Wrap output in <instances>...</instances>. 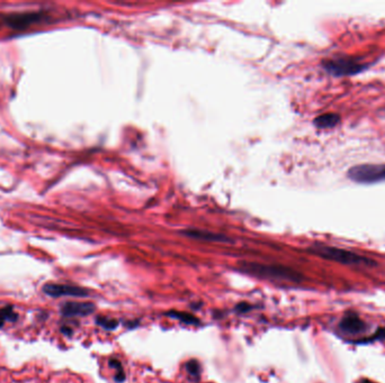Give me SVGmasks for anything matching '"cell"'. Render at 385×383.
Instances as JSON below:
<instances>
[{
  "mask_svg": "<svg viewBox=\"0 0 385 383\" xmlns=\"http://www.w3.org/2000/svg\"><path fill=\"white\" fill-rule=\"evenodd\" d=\"M239 268L243 273L254 275L257 278L272 280V281L298 283L303 280V275L301 273L284 265H267L243 262Z\"/></svg>",
  "mask_w": 385,
  "mask_h": 383,
  "instance_id": "obj_1",
  "label": "cell"
},
{
  "mask_svg": "<svg viewBox=\"0 0 385 383\" xmlns=\"http://www.w3.org/2000/svg\"><path fill=\"white\" fill-rule=\"evenodd\" d=\"M310 253L314 254L316 256L322 257L324 260L338 262V263L345 265H356V266H375L376 262L369 257L363 256L348 249L329 246L324 244H313L307 249Z\"/></svg>",
  "mask_w": 385,
  "mask_h": 383,
  "instance_id": "obj_2",
  "label": "cell"
},
{
  "mask_svg": "<svg viewBox=\"0 0 385 383\" xmlns=\"http://www.w3.org/2000/svg\"><path fill=\"white\" fill-rule=\"evenodd\" d=\"M322 67L328 73L335 77H348L361 73L369 66L361 62L358 59L340 57L326 60L322 62Z\"/></svg>",
  "mask_w": 385,
  "mask_h": 383,
  "instance_id": "obj_3",
  "label": "cell"
},
{
  "mask_svg": "<svg viewBox=\"0 0 385 383\" xmlns=\"http://www.w3.org/2000/svg\"><path fill=\"white\" fill-rule=\"evenodd\" d=\"M352 181L362 184H373L385 181V163L383 164H359L347 172Z\"/></svg>",
  "mask_w": 385,
  "mask_h": 383,
  "instance_id": "obj_4",
  "label": "cell"
},
{
  "mask_svg": "<svg viewBox=\"0 0 385 383\" xmlns=\"http://www.w3.org/2000/svg\"><path fill=\"white\" fill-rule=\"evenodd\" d=\"M338 329L342 334L348 335V336H358V335H362L367 331L369 325L356 312L348 311L341 318L339 324H338Z\"/></svg>",
  "mask_w": 385,
  "mask_h": 383,
  "instance_id": "obj_5",
  "label": "cell"
},
{
  "mask_svg": "<svg viewBox=\"0 0 385 383\" xmlns=\"http://www.w3.org/2000/svg\"><path fill=\"white\" fill-rule=\"evenodd\" d=\"M43 291L50 297H63V296H71V297H87L89 296V291L85 288L77 287V286H69V285H57V283H48L43 287Z\"/></svg>",
  "mask_w": 385,
  "mask_h": 383,
  "instance_id": "obj_6",
  "label": "cell"
},
{
  "mask_svg": "<svg viewBox=\"0 0 385 383\" xmlns=\"http://www.w3.org/2000/svg\"><path fill=\"white\" fill-rule=\"evenodd\" d=\"M95 310V305L92 303H66L61 307V313L64 317H84Z\"/></svg>",
  "mask_w": 385,
  "mask_h": 383,
  "instance_id": "obj_7",
  "label": "cell"
},
{
  "mask_svg": "<svg viewBox=\"0 0 385 383\" xmlns=\"http://www.w3.org/2000/svg\"><path fill=\"white\" fill-rule=\"evenodd\" d=\"M43 18L41 14L37 12H31V14H23V15H16L14 17H10L8 19V24L10 25L12 28H27V26L32 25L34 23H38Z\"/></svg>",
  "mask_w": 385,
  "mask_h": 383,
  "instance_id": "obj_8",
  "label": "cell"
},
{
  "mask_svg": "<svg viewBox=\"0 0 385 383\" xmlns=\"http://www.w3.org/2000/svg\"><path fill=\"white\" fill-rule=\"evenodd\" d=\"M183 234L185 236H188V237L191 238L207 240V242H229L230 240L226 236L212 233V231L200 230H184Z\"/></svg>",
  "mask_w": 385,
  "mask_h": 383,
  "instance_id": "obj_9",
  "label": "cell"
},
{
  "mask_svg": "<svg viewBox=\"0 0 385 383\" xmlns=\"http://www.w3.org/2000/svg\"><path fill=\"white\" fill-rule=\"evenodd\" d=\"M314 125L320 130H329V128L336 127L338 124L340 123V116L338 114H323L318 116L314 119Z\"/></svg>",
  "mask_w": 385,
  "mask_h": 383,
  "instance_id": "obj_10",
  "label": "cell"
},
{
  "mask_svg": "<svg viewBox=\"0 0 385 383\" xmlns=\"http://www.w3.org/2000/svg\"><path fill=\"white\" fill-rule=\"evenodd\" d=\"M169 317L174 318V319H177L179 321L184 322V324L187 325H199V320L196 318L194 315H191L188 312H182V311H176V310H171L168 313H167Z\"/></svg>",
  "mask_w": 385,
  "mask_h": 383,
  "instance_id": "obj_11",
  "label": "cell"
},
{
  "mask_svg": "<svg viewBox=\"0 0 385 383\" xmlns=\"http://www.w3.org/2000/svg\"><path fill=\"white\" fill-rule=\"evenodd\" d=\"M18 319V315L14 311V307L12 306H6L0 309V328L5 325L6 321L14 322Z\"/></svg>",
  "mask_w": 385,
  "mask_h": 383,
  "instance_id": "obj_12",
  "label": "cell"
},
{
  "mask_svg": "<svg viewBox=\"0 0 385 383\" xmlns=\"http://www.w3.org/2000/svg\"><path fill=\"white\" fill-rule=\"evenodd\" d=\"M376 341H385V327H380V328L376 329L373 334L370 335V336H367L365 338L356 339V341H353L352 343L369 344V343H373Z\"/></svg>",
  "mask_w": 385,
  "mask_h": 383,
  "instance_id": "obj_13",
  "label": "cell"
},
{
  "mask_svg": "<svg viewBox=\"0 0 385 383\" xmlns=\"http://www.w3.org/2000/svg\"><path fill=\"white\" fill-rule=\"evenodd\" d=\"M109 365L110 368H113L115 371H116V376H115V380H116L117 382H123L124 380H125V373H124V370H123V367L119 361H117L116 359H112L109 361Z\"/></svg>",
  "mask_w": 385,
  "mask_h": 383,
  "instance_id": "obj_14",
  "label": "cell"
},
{
  "mask_svg": "<svg viewBox=\"0 0 385 383\" xmlns=\"http://www.w3.org/2000/svg\"><path fill=\"white\" fill-rule=\"evenodd\" d=\"M97 324L104 327L105 329H115L118 326V321L115 319H109V318L106 317H98Z\"/></svg>",
  "mask_w": 385,
  "mask_h": 383,
  "instance_id": "obj_15",
  "label": "cell"
},
{
  "mask_svg": "<svg viewBox=\"0 0 385 383\" xmlns=\"http://www.w3.org/2000/svg\"><path fill=\"white\" fill-rule=\"evenodd\" d=\"M186 369L188 373L191 374V376L192 377H198L199 376V372H200V367H199V363L197 362V361L192 360V361H190L186 364Z\"/></svg>",
  "mask_w": 385,
  "mask_h": 383,
  "instance_id": "obj_16",
  "label": "cell"
},
{
  "mask_svg": "<svg viewBox=\"0 0 385 383\" xmlns=\"http://www.w3.org/2000/svg\"><path fill=\"white\" fill-rule=\"evenodd\" d=\"M249 308H250V306H249V305H247V304H245V303L240 304V305H239L238 307H237V309H238L239 311H248V309H249Z\"/></svg>",
  "mask_w": 385,
  "mask_h": 383,
  "instance_id": "obj_17",
  "label": "cell"
},
{
  "mask_svg": "<svg viewBox=\"0 0 385 383\" xmlns=\"http://www.w3.org/2000/svg\"><path fill=\"white\" fill-rule=\"evenodd\" d=\"M62 331H63L64 334H67V335H71V334H72V330H70V329H66V327H63Z\"/></svg>",
  "mask_w": 385,
  "mask_h": 383,
  "instance_id": "obj_18",
  "label": "cell"
},
{
  "mask_svg": "<svg viewBox=\"0 0 385 383\" xmlns=\"http://www.w3.org/2000/svg\"><path fill=\"white\" fill-rule=\"evenodd\" d=\"M359 383H376V382H373V381H371V380H366V379H365V380H362Z\"/></svg>",
  "mask_w": 385,
  "mask_h": 383,
  "instance_id": "obj_19",
  "label": "cell"
}]
</instances>
